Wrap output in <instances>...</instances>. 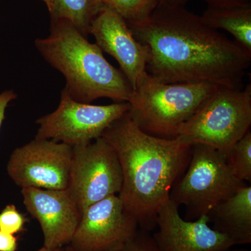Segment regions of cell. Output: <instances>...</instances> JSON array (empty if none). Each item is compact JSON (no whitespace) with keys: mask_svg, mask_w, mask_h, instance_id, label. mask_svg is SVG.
<instances>
[{"mask_svg":"<svg viewBox=\"0 0 251 251\" xmlns=\"http://www.w3.org/2000/svg\"><path fill=\"white\" fill-rule=\"evenodd\" d=\"M126 23L146 49L147 73L159 82L242 88L251 52L184 6L161 1L147 19Z\"/></svg>","mask_w":251,"mask_h":251,"instance_id":"obj_1","label":"cell"},{"mask_svg":"<svg viewBox=\"0 0 251 251\" xmlns=\"http://www.w3.org/2000/svg\"><path fill=\"white\" fill-rule=\"evenodd\" d=\"M116 151L122 172L119 197L141 230L156 228L158 211L170 199L175 183L184 174L191 147L177 138H158L143 131L128 111L102 136Z\"/></svg>","mask_w":251,"mask_h":251,"instance_id":"obj_2","label":"cell"},{"mask_svg":"<svg viewBox=\"0 0 251 251\" xmlns=\"http://www.w3.org/2000/svg\"><path fill=\"white\" fill-rule=\"evenodd\" d=\"M46 62L62 74L64 90L74 100L91 103L100 98L130 101L133 90L120 69L112 65L70 21L51 20L50 34L34 41Z\"/></svg>","mask_w":251,"mask_h":251,"instance_id":"obj_3","label":"cell"},{"mask_svg":"<svg viewBox=\"0 0 251 251\" xmlns=\"http://www.w3.org/2000/svg\"><path fill=\"white\" fill-rule=\"evenodd\" d=\"M219 87L209 82L163 83L147 74L133 90L128 114L145 133L174 139L183 125Z\"/></svg>","mask_w":251,"mask_h":251,"instance_id":"obj_4","label":"cell"},{"mask_svg":"<svg viewBox=\"0 0 251 251\" xmlns=\"http://www.w3.org/2000/svg\"><path fill=\"white\" fill-rule=\"evenodd\" d=\"M251 125V84L242 88L221 86L183 125L176 138L190 146L212 147L226 157Z\"/></svg>","mask_w":251,"mask_h":251,"instance_id":"obj_5","label":"cell"},{"mask_svg":"<svg viewBox=\"0 0 251 251\" xmlns=\"http://www.w3.org/2000/svg\"><path fill=\"white\" fill-rule=\"evenodd\" d=\"M244 182L229 169L226 157L212 147L196 144L184 174L176 180L170 200L185 206V220L207 215L219 203L232 196Z\"/></svg>","mask_w":251,"mask_h":251,"instance_id":"obj_6","label":"cell"},{"mask_svg":"<svg viewBox=\"0 0 251 251\" xmlns=\"http://www.w3.org/2000/svg\"><path fill=\"white\" fill-rule=\"evenodd\" d=\"M127 102L97 105L74 100L63 89L58 107L36 121V139L51 140L72 148L100 138L117 119L129 110Z\"/></svg>","mask_w":251,"mask_h":251,"instance_id":"obj_7","label":"cell"},{"mask_svg":"<svg viewBox=\"0 0 251 251\" xmlns=\"http://www.w3.org/2000/svg\"><path fill=\"white\" fill-rule=\"evenodd\" d=\"M123 182L116 151L103 137L88 145L73 148L67 190L81 214L87 207L112 196H118Z\"/></svg>","mask_w":251,"mask_h":251,"instance_id":"obj_8","label":"cell"},{"mask_svg":"<svg viewBox=\"0 0 251 251\" xmlns=\"http://www.w3.org/2000/svg\"><path fill=\"white\" fill-rule=\"evenodd\" d=\"M73 148L51 140L36 139L15 149L6 171L21 188L66 190L69 186Z\"/></svg>","mask_w":251,"mask_h":251,"instance_id":"obj_9","label":"cell"},{"mask_svg":"<svg viewBox=\"0 0 251 251\" xmlns=\"http://www.w3.org/2000/svg\"><path fill=\"white\" fill-rule=\"evenodd\" d=\"M138 229V222L126 210L119 196H112L82 213L69 246L77 251H120Z\"/></svg>","mask_w":251,"mask_h":251,"instance_id":"obj_10","label":"cell"},{"mask_svg":"<svg viewBox=\"0 0 251 251\" xmlns=\"http://www.w3.org/2000/svg\"><path fill=\"white\" fill-rule=\"evenodd\" d=\"M171 200L161 206L152 238L160 251H229L235 243L209 226L207 215L196 221L181 217Z\"/></svg>","mask_w":251,"mask_h":251,"instance_id":"obj_11","label":"cell"},{"mask_svg":"<svg viewBox=\"0 0 251 251\" xmlns=\"http://www.w3.org/2000/svg\"><path fill=\"white\" fill-rule=\"evenodd\" d=\"M26 209L40 225L44 247H67L81 219L80 209L67 189L50 190L26 188L21 190Z\"/></svg>","mask_w":251,"mask_h":251,"instance_id":"obj_12","label":"cell"},{"mask_svg":"<svg viewBox=\"0 0 251 251\" xmlns=\"http://www.w3.org/2000/svg\"><path fill=\"white\" fill-rule=\"evenodd\" d=\"M90 34L102 52L118 62L120 70L135 90L148 73L146 49L132 34L125 20L103 7L94 20Z\"/></svg>","mask_w":251,"mask_h":251,"instance_id":"obj_13","label":"cell"},{"mask_svg":"<svg viewBox=\"0 0 251 251\" xmlns=\"http://www.w3.org/2000/svg\"><path fill=\"white\" fill-rule=\"evenodd\" d=\"M212 228L230 238L236 246L251 243V186L243 185L207 214Z\"/></svg>","mask_w":251,"mask_h":251,"instance_id":"obj_14","label":"cell"},{"mask_svg":"<svg viewBox=\"0 0 251 251\" xmlns=\"http://www.w3.org/2000/svg\"><path fill=\"white\" fill-rule=\"evenodd\" d=\"M201 16L209 27L232 34L238 45L251 53V4L228 8L207 7Z\"/></svg>","mask_w":251,"mask_h":251,"instance_id":"obj_15","label":"cell"},{"mask_svg":"<svg viewBox=\"0 0 251 251\" xmlns=\"http://www.w3.org/2000/svg\"><path fill=\"white\" fill-rule=\"evenodd\" d=\"M100 0H54L51 20L64 19L88 38L94 20L103 9Z\"/></svg>","mask_w":251,"mask_h":251,"instance_id":"obj_16","label":"cell"},{"mask_svg":"<svg viewBox=\"0 0 251 251\" xmlns=\"http://www.w3.org/2000/svg\"><path fill=\"white\" fill-rule=\"evenodd\" d=\"M161 0H100L103 7L110 9L126 22H140L150 16Z\"/></svg>","mask_w":251,"mask_h":251,"instance_id":"obj_17","label":"cell"},{"mask_svg":"<svg viewBox=\"0 0 251 251\" xmlns=\"http://www.w3.org/2000/svg\"><path fill=\"white\" fill-rule=\"evenodd\" d=\"M226 161L229 169L238 179L245 183L251 181V131L246 134L229 149Z\"/></svg>","mask_w":251,"mask_h":251,"instance_id":"obj_18","label":"cell"},{"mask_svg":"<svg viewBox=\"0 0 251 251\" xmlns=\"http://www.w3.org/2000/svg\"><path fill=\"white\" fill-rule=\"evenodd\" d=\"M27 220L14 204H8L0 211V231L15 234L25 230Z\"/></svg>","mask_w":251,"mask_h":251,"instance_id":"obj_19","label":"cell"},{"mask_svg":"<svg viewBox=\"0 0 251 251\" xmlns=\"http://www.w3.org/2000/svg\"><path fill=\"white\" fill-rule=\"evenodd\" d=\"M120 251H160L150 232L138 229L135 237Z\"/></svg>","mask_w":251,"mask_h":251,"instance_id":"obj_20","label":"cell"},{"mask_svg":"<svg viewBox=\"0 0 251 251\" xmlns=\"http://www.w3.org/2000/svg\"><path fill=\"white\" fill-rule=\"evenodd\" d=\"M17 98V93L13 90H5L0 94V130L5 119L6 108L11 101Z\"/></svg>","mask_w":251,"mask_h":251,"instance_id":"obj_21","label":"cell"},{"mask_svg":"<svg viewBox=\"0 0 251 251\" xmlns=\"http://www.w3.org/2000/svg\"><path fill=\"white\" fill-rule=\"evenodd\" d=\"M209 8H228L251 4V0H204Z\"/></svg>","mask_w":251,"mask_h":251,"instance_id":"obj_22","label":"cell"},{"mask_svg":"<svg viewBox=\"0 0 251 251\" xmlns=\"http://www.w3.org/2000/svg\"><path fill=\"white\" fill-rule=\"evenodd\" d=\"M18 249V238L14 234L0 231V251H16Z\"/></svg>","mask_w":251,"mask_h":251,"instance_id":"obj_23","label":"cell"},{"mask_svg":"<svg viewBox=\"0 0 251 251\" xmlns=\"http://www.w3.org/2000/svg\"><path fill=\"white\" fill-rule=\"evenodd\" d=\"M162 1L173 5H179V6H185L186 3L191 0H161Z\"/></svg>","mask_w":251,"mask_h":251,"instance_id":"obj_24","label":"cell"},{"mask_svg":"<svg viewBox=\"0 0 251 251\" xmlns=\"http://www.w3.org/2000/svg\"><path fill=\"white\" fill-rule=\"evenodd\" d=\"M36 251H68L67 247H61V248H57V249H49V248H46L44 247L41 248V249H39V250Z\"/></svg>","mask_w":251,"mask_h":251,"instance_id":"obj_25","label":"cell"},{"mask_svg":"<svg viewBox=\"0 0 251 251\" xmlns=\"http://www.w3.org/2000/svg\"><path fill=\"white\" fill-rule=\"evenodd\" d=\"M41 1H44V4H45L46 6H47L48 10H49L50 12V11H51V9H52L54 0H41Z\"/></svg>","mask_w":251,"mask_h":251,"instance_id":"obj_26","label":"cell"},{"mask_svg":"<svg viewBox=\"0 0 251 251\" xmlns=\"http://www.w3.org/2000/svg\"><path fill=\"white\" fill-rule=\"evenodd\" d=\"M67 249L68 251H75V249H73V248L69 245L67 246Z\"/></svg>","mask_w":251,"mask_h":251,"instance_id":"obj_27","label":"cell"},{"mask_svg":"<svg viewBox=\"0 0 251 251\" xmlns=\"http://www.w3.org/2000/svg\"><path fill=\"white\" fill-rule=\"evenodd\" d=\"M229 251H247V250H234V251H232V250H230Z\"/></svg>","mask_w":251,"mask_h":251,"instance_id":"obj_28","label":"cell"}]
</instances>
